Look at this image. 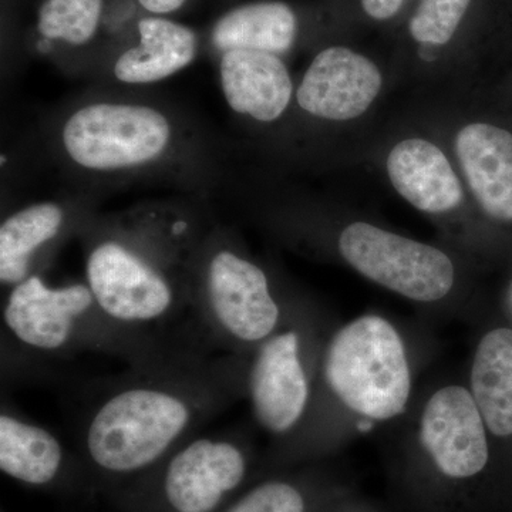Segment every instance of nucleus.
<instances>
[{"mask_svg":"<svg viewBox=\"0 0 512 512\" xmlns=\"http://www.w3.org/2000/svg\"><path fill=\"white\" fill-rule=\"evenodd\" d=\"M161 463V495L173 512H212L237 490L248 471V454L232 434H197Z\"/></svg>","mask_w":512,"mask_h":512,"instance_id":"obj_8","label":"nucleus"},{"mask_svg":"<svg viewBox=\"0 0 512 512\" xmlns=\"http://www.w3.org/2000/svg\"><path fill=\"white\" fill-rule=\"evenodd\" d=\"M471 0H423L410 22V32L423 45H446L454 36Z\"/></svg>","mask_w":512,"mask_h":512,"instance_id":"obj_21","label":"nucleus"},{"mask_svg":"<svg viewBox=\"0 0 512 512\" xmlns=\"http://www.w3.org/2000/svg\"><path fill=\"white\" fill-rule=\"evenodd\" d=\"M457 156L474 197L488 215L512 221V134L491 124L464 127Z\"/></svg>","mask_w":512,"mask_h":512,"instance_id":"obj_15","label":"nucleus"},{"mask_svg":"<svg viewBox=\"0 0 512 512\" xmlns=\"http://www.w3.org/2000/svg\"><path fill=\"white\" fill-rule=\"evenodd\" d=\"M103 0H43L37 13V32L52 43L87 45L99 30Z\"/></svg>","mask_w":512,"mask_h":512,"instance_id":"obj_20","label":"nucleus"},{"mask_svg":"<svg viewBox=\"0 0 512 512\" xmlns=\"http://www.w3.org/2000/svg\"><path fill=\"white\" fill-rule=\"evenodd\" d=\"M244 356L188 350L100 384L79 436L97 470L127 476L157 466L245 394Z\"/></svg>","mask_w":512,"mask_h":512,"instance_id":"obj_1","label":"nucleus"},{"mask_svg":"<svg viewBox=\"0 0 512 512\" xmlns=\"http://www.w3.org/2000/svg\"><path fill=\"white\" fill-rule=\"evenodd\" d=\"M227 512H306V500L296 485L268 481L245 494Z\"/></svg>","mask_w":512,"mask_h":512,"instance_id":"obj_22","label":"nucleus"},{"mask_svg":"<svg viewBox=\"0 0 512 512\" xmlns=\"http://www.w3.org/2000/svg\"><path fill=\"white\" fill-rule=\"evenodd\" d=\"M2 336L37 356L80 352L119 357L146 366L188 350H200L128 328L100 308L86 282L53 286L35 274L8 289L2 306Z\"/></svg>","mask_w":512,"mask_h":512,"instance_id":"obj_3","label":"nucleus"},{"mask_svg":"<svg viewBox=\"0 0 512 512\" xmlns=\"http://www.w3.org/2000/svg\"><path fill=\"white\" fill-rule=\"evenodd\" d=\"M89 215L64 202L42 201L8 215L0 225V284L10 289L40 274L64 239L79 232Z\"/></svg>","mask_w":512,"mask_h":512,"instance_id":"obj_12","label":"nucleus"},{"mask_svg":"<svg viewBox=\"0 0 512 512\" xmlns=\"http://www.w3.org/2000/svg\"><path fill=\"white\" fill-rule=\"evenodd\" d=\"M66 450L53 431L9 407L0 413V470L20 483L46 485L62 473Z\"/></svg>","mask_w":512,"mask_h":512,"instance_id":"obj_17","label":"nucleus"},{"mask_svg":"<svg viewBox=\"0 0 512 512\" xmlns=\"http://www.w3.org/2000/svg\"><path fill=\"white\" fill-rule=\"evenodd\" d=\"M323 377L340 402L373 420L402 414L412 390L403 340L380 316H362L333 336Z\"/></svg>","mask_w":512,"mask_h":512,"instance_id":"obj_6","label":"nucleus"},{"mask_svg":"<svg viewBox=\"0 0 512 512\" xmlns=\"http://www.w3.org/2000/svg\"><path fill=\"white\" fill-rule=\"evenodd\" d=\"M339 251L370 281L419 302L440 301L454 284V266L440 249L355 222L343 229Z\"/></svg>","mask_w":512,"mask_h":512,"instance_id":"obj_7","label":"nucleus"},{"mask_svg":"<svg viewBox=\"0 0 512 512\" xmlns=\"http://www.w3.org/2000/svg\"><path fill=\"white\" fill-rule=\"evenodd\" d=\"M393 187L413 207L424 212H446L463 200L460 181L443 151L420 138L397 144L387 158Z\"/></svg>","mask_w":512,"mask_h":512,"instance_id":"obj_16","label":"nucleus"},{"mask_svg":"<svg viewBox=\"0 0 512 512\" xmlns=\"http://www.w3.org/2000/svg\"><path fill=\"white\" fill-rule=\"evenodd\" d=\"M301 329L278 330L252 350L245 394L259 426L275 436L291 433L308 410L311 379Z\"/></svg>","mask_w":512,"mask_h":512,"instance_id":"obj_9","label":"nucleus"},{"mask_svg":"<svg viewBox=\"0 0 512 512\" xmlns=\"http://www.w3.org/2000/svg\"><path fill=\"white\" fill-rule=\"evenodd\" d=\"M403 0H362L363 9L373 19L386 20L399 12Z\"/></svg>","mask_w":512,"mask_h":512,"instance_id":"obj_23","label":"nucleus"},{"mask_svg":"<svg viewBox=\"0 0 512 512\" xmlns=\"http://www.w3.org/2000/svg\"><path fill=\"white\" fill-rule=\"evenodd\" d=\"M296 16L282 2H255L228 10L211 30L212 46L220 55L231 50L282 55L293 46Z\"/></svg>","mask_w":512,"mask_h":512,"instance_id":"obj_18","label":"nucleus"},{"mask_svg":"<svg viewBox=\"0 0 512 512\" xmlns=\"http://www.w3.org/2000/svg\"><path fill=\"white\" fill-rule=\"evenodd\" d=\"M420 440L444 477L467 480L487 466L484 419L464 387H444L431 396L421 416Z\"/></svg>","mask_w":512,"mask_h":512,"instance_id":"obj_10","label":"nucleus"},{"mask_svg":"<svg viewBox=\"0 0 512 512\" xmlns=\"http://www.w3.org/2000/svg\"><path fill=\"white\" fill-rule=\"evenodd\" d=\"M138 43L124 50L113 64V76L127 86H147L170 79L187 69L198 55L200 43L190 26L164 16L138 22Z\"/></svg>","mask_w":512,"mask_h":512,"instance_id":"obj_14","label":"nucleus"},{"mask_svg":"<svg viewBox=\"0 0 512 512\" xmlns=\"http://www.w3.org/2000/svg\"><path fill=\"white\" fill-rule=\"evenodd\" d=\"M190 288L195 322L212 350L244 356L281 328L268 275L221 225L208 229L195 252Z\"/></svg>","mask_w":512,"mask_h":512,"instance_id":"obj_5","label":"nucleus"},{"mask_svg":"<svg viewBox=\"0 0 512 512\" xmlns=\"http://www.w3.org/2000/svg\"><path fill=\"white\" fill-rule=\"evenodd\" d=\"M137 2L151 15L164 16L183 8L187 0H137Z\"/></svg>","mask_w":512,"mask_h":512,"instance_id":"obj_24","label":"nucleus"},{"mask_svg":"<svg viewBox=\"0 0 512 512\" xmlns=\"http://www.w3.org/2000/svg\"><path fill=\"white\" fill-rule=\"evenodd\" d=\"M220 84L229 109L261 123L278 120L292 100L291 74L279 56L254 50L222 53Z\"/></svg>","mask_w":512,"mask_h":512,"instance_id":"obj_13","label":"nucleus"},{"mask_svg":"<svg viewBox=\"0 0 512 512\" xmlns=\"http://www.w3.org/2000/svg\"><path fill=\"white\" fill-rule=\"evenodd\" d=\"M471 387L484 423L495 436L512 434V329H495L478 345Z\"/></svg>","mask_w":512,"mask_h":512,"instance_id":"obj_19","label":"nucleus"},{"mask_svg":"<svg viewBox=\"0 0 512 512\" xmlns=\"http://www.w3.org/2000/svg\"><path fill=\"white\" fill-rule=\"evenodd\" d=\"M210 227L173 205H144L116 217L87 218L82 239L86 284L111 319L208 349L191 305L192 259Z\"/></svg>","mask_w":512,"mask_h":512,"instance_id":"obj_2","label":"nucleus"},{"mask_svg":"<svg viewBox=\"0 0 512 512\" xmlns=\"http://www.w3.org/2000/svg\"><path fill=\"white\" fill-rule=\"evenodd\" d=\"M184 127L151 101L93 99L76 104L57 128L67 164L96 177H127L167 167L185 146Z\"/></svg>","mask_w":512,"mask_h":512,"instance_id":"obj_4","label":"nucleus"},{"mask_svg":"<svg viewBox=\"0 0 512 512\" xmlns=\"http://www.w3.org/2000/svg\"><path fill=\"white\" fill-rule=\"evenodd\" d=\"M382 89L376 64L346 47H329L313 59L296 92L306 113L325 120H350L369 109Z\"/></svg>","mask_w":512,"mask_h":512,"instance_id":"obj_11","label":"nucleus"}]
</instances>
